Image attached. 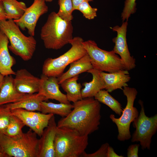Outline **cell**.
<instances>
[{
  "label": "cell",
  "mask_w": 157,
  "mask_h": 157,
  "mask_svg": "<svg viewBox=\"0 0 157 157\" xmlns=\"http://www.w3.org/2000/svg\"><path fill=\"white\" fill-rule=\"evenodd\" d=\"M73 109L57 124L58 128L74 129L82 135L97 130L100 124L101 105L94 97L83 98L74 103Z\"/></svg>",
  "instance_id": "obj_1"
},
{
  "label": "cell",
  "mask_w": 157,
  "mask_h": 157,
  "mask_svg": "<svg viewBox=\"0 0 157 157\" xmlns=\"http://www.w3.org/2000/svg\"><path fill=\"white\" fill-rule=\"evenodd\" d=\"M73 30L71 21L63 20L52 12L41 28L40 37L46 48L58 50L69 43L73 38Z\"/></svg>",
  "instance_id": "obj_2"
},
{
  "label": "cell",
  "mask_w": 157,
  "mask_h": 157,
  "mask_svg": "<svg viewBox=\"0 0 157 157\" xmlns=\"http://www.w3.org/2000/svg\"><path fill=\"white\" fill-rule=\"evenodd\" d=\"M0 29L8 37L10 43L8 49L13 53L24 61L32 58L37 44L34 36L24 35L13 19L0 20Z\"/></svg>",
  "instance_id": "obj_3"
},
{
  "label": "cell",
  "mask_w": 157,
  "mask_h": 157,
  "mask_svg": "<svg viewBox=\"0 0 157 157\" xmlns=\"http://www.w3.org/2000/svg\"><path fill=\"white\" fill-rule=\"evenodd\" d=\"M88 135L72 129L57 127L54 142L56 157H79L88 144Z\"/></svg>",
  "instance_id": "obj_4"
},
{
  "label": "cell",
  "mask_w": 157,
  "mask_h": 157,
  "mask_svg": "<svg viewBox=\"0 0 157 157\" xmlns=\"http://www.w3.org/2000/svg\"><path fill=\"white\" fill-rule=\"evenodd\" d=\"M31 129L13 138L0 134V149L8 157H37L38 139Z\"/></svg>",
  "instance_id": "obj_5"
},
{
  "label": "cell",
  "mask_w": 157,
  "mask_h": 157,
  "mask_svg": "<svg viewBox=\"0 0 157 157\" xmlns=\"http://www.w3.org/2000/svg\"><path fill=\"white\" fill-rule=\"evenodd\" d=\"M83 41L80 37H75L70 41L72 47L67 51L57 58L46 59L42 66V74L48 76H60L67 65L88 54L82 44Z\"/></svg>",
  "instance_id": "obj_6"
},
{
  "label": "cell",
  "mask_w": 157,
  "mask_h": 157,
  "mask_svg": "<svg viewBox=\"0 0 157 157\" xmlns=\"http://www.w3.org/2000/svg\"><path fill=\"white\" fill-rule=\"evenodd\" d=\"M82 43L90 56L93 68L109 73L125 70L120 57L113 50L108 51L102 49L91 40L84 41Z\"/></svg>",
  "instance_id": "obj_7"
},
{
  "label": "cell",
  "mask_w": 157,
  "mask_h": 157,
  "mask_svg": "<svg viewBox=\"0 0 157 157\" xmlns=\"http://www.w3.org/2000/svg\"><path fill=\"white\" fill-rule=\"evenodd\" d=\"M124 95L127 98V104L123 109L120 117L116 118L111 114L109 117L112 121L116 125L118 131V140L123 141L130 139L131 135L130 131L131 123L138 116L139 113L137 109L134 106V103L138 94L136 89L128 86L122 89Z\"/></svg>",
  "instance_id": "obj_8"
},
{
  "label": "cell",
  "mask_w": 157,
  "mask_h": 157,
  "mask_svg": "<svg viewBox=\"0 0 157 157\" xmlns=\"http://www.w3.org/2000/svg\"><path fill=\"white\" fill-rule=\"evenodd\" d=\"M141 107L138 116L133 122L135 130L131 136L132 142H139L141 149L150 150L152 136L157 131V114L148 117L146 115L143 101H138Z\"/></svg>",
  "instance_id": "obj_9"
},
{
  "label": "cell",
  "mask_w": 157,
  "mask_h": 157,
  "mask_svg": "<svg viewBox=\"0 0 157 157\" xmlns=\"http://www.w3.org/2000/svg\"><path fill=\"white\" fill-rule=\"evenodd\" d=\"M45 2L43 0H34L20 18L13 20L22 30H24L27 28L30 35L34 36L35 28L39 18L48 11V8Z\"/></svg>",
  "instance_id": "obj_10"
},
{
  "label": "cell",
  "mask_w": 157,
  "mask_h": 157,
  "mask_svg": "<svg viewBox=\"0 0 157 157\" xmlns=\"http://www.w3.org/2000/svg\"><path fill=\"white\" fill-rule=\"evenodd\" d=\"M128 21L123 22L121 26H116L112 28L117 33V36L113 39L115 45L113 50L119 55L125 70L129 71L136 66L135 60L131 56L128 49L126 38Z\"/></svg>",
  "instance_id": "obj_11"
},
{
  "label": "cell",
  "mask_w": 157,
  "mask_h": 157,
  "mask_svg": "<svg viewBox=\"0 0 157 157\" xmlns=\"http://www.w3.org/2000/svg\"><path fill=\"white\" fill-rule=\"evenodd\" d=\"M11 114L20 119L25 126L35 132L40 137L44 129L47 126L49 121L54 115L28 110L22 108L11 110Z\"/></svg>",
  "instance_id": "obj_12"
},
{
  "label": "cell",
  "mask_w": 157,
  "mask_h": 157,
  "mask_svg": "<svg viewBox=\"0 0 157 157\" xmlns=\"http://www.w3.org/2000/svg\"><path fill=\"white\" fill-rule=\"evenodd\" d=\"M57 128L53 115L38 139L37 157H56L54 142Z\"/></svg>",
  "instance_id": "obj_13"
},
{
  "label": "cell",
  "mask_w": 157,
  "mask_h": 157,
  "mask_svg": "<svg viewBox=\"0 0 157 157\" xmlns=\"http://www.w3.org/2000/svg\"><path fill=\"white\" fill-rule=\"evenodd\" d=\"M59 85L57 78L48 76L42 74L40 78L38 93L45 97L47 100L54 99L60 103H70L67 99L66 94L60 91Z\"/></svg>",
  "instance_id": "obj_14"
},
{
  "label": "cell",
  "mask_w": 157,
  "mask_h": 157,
  "mask_svg": "<svg viewBox=\"0 0 157 157\" xmlns=\"http://www.w3.org/2000/svg\"><path fill=\"white\" fill-rule=\"evenodd\" d=\"M15 75L14 84L19 92L24 94L38 92L40 78L34 76L25 69L18 70Z\"/></svg>",
  "instance_id": "obj_15"
},
{
  "label": "cell",
  "mask_w": 157,
  "mask_h": 157,
  "mask_svg": "<svg viewBox=\"0 0 157 157\" xmlns=\"http://www.w3.org/2000/svg\"><path fill=\"white\" fill-rule=\"evenodd\" d=\"M100 74L105 83V89L109 92L122 90L123 87L128 86L127 83L131 79L128 71L125 69L109 73L100 72Z\"/></svg>",
  "instance_id": "obj_16"
},
{
  "label": "cell",
  "mask_w": 157,
  "mask_h": 157,
  "mask_svg": "<svg viewBox=\"0 0 157 157\" xmlns=\"http://www.w3.org/2000/svg\"><path fill=\"white\" fill-rule=\"evenodd\" d=\"M9 42L8 37L0 29V73L4 76L15 75L16 73L12 68L15 60L9 51Z\"/></svg>",
  "instance_id": "obj_17"
},
{
  "label": "cell",
  "mask_w": 157,
  "mask_h": 157,
  "mask_svg": "<svg viewBox=\"0 0 157 157\" xmlns=\"http://www.w3.org/2000/svg\"><path fill=\"white\" fill-rule=\"evenodd\" d=\"M25 94L17 90L12 75L5 76L0 89V106L17 102Z\"/></svg>",
  "instance_id": "obj_18"
},
{
  "label": "cell",
  "mask_w": 157,
  "mask_h": 157,
  "mask_svg": "<svg viewBox=\"0 0 157 157\" xmlns=\"http://www.w3.org/2000/svg\"><path fill=\"white\" fill-rule=\"evenodd\" d=\"M46 100H47L45 97L38 93L25 94L19 101L7 104L11 110L22 108L29 111H40L41 103Z\"/></svg>",
  "instance_id": "obj_19"
},
{
  "label": "cell",
  "mask_w": 157,
  "mask_h": 157,
  "mask_svg": "<svg viewBox=\"0 0 157 157\" xmlns=\"http://www.w3.org/2000/svg\"><path fill=\"white\" fill-rule=\"evenodd\" d=\"M68 70L63 73L58 78L59 84L65 80L85 72H87L93 68L90 58L88 54L70 64Z\"/></svg>",
  "instance_id": "obj_20"
},
{
  "label": "cell",
  "mask_w": 157,
  "mask_h": 157,
  "mask_svg": "<svg viewBox=\"0 0 157 157\" xmlns=\"http://www.w3.org/2000/svg\"><path fill=\"white\" fill-rule=\"evenodd\" d=\"M87 72L92 74V79L89 82L83 83L82 85L84 86L81 90L83 99L94 97L99 91L105 89L106 87L105 82L100 74V71L92 68Z\"/></svg>",
  "instance_id": "obj_21"
},
{
  "label": "cell",
  "mask_w": 157,
  "mask_h": 157,
  "mask_svg": "<svg viewBox=\"0 0 157 157\" xmlns=\"http://www.w3.org/2000/svg\"><path fill=\"white\" fill-rule=\"evenodd\" d=\"M79 75L68 78L61 83L60 85L66 93V97L69 102L74 103L83 99L81 95L82 85L77 82Z\"/></svg>",
  "instance_id": "obj_22"
},
{
  "label": "cell",
  "mask_w": 157,
  "mask_h": 157,
  "mask_svg": "<svg viewBox=\"0 0 157 157\" xmlns=\"http://www.w3.org/2000/svg\"><path fill=\"white\" fill-rule=\"evenodd\" d=\"M2 3L7 19H19L27 8L24 3L17 0H3Z\"/></svg>",
  "instance_id": "obj_23"
},
{
  "label": "cell",
  "mask_w": 157,
  "mask_h": 157,
  "mask_svg": "<svg viewBox=\"0 0 157 157\" xmlns=\"http://www.w3.org/2000/svg\"><path fill=\"white\" fill-rule=\"evenodd\" d=\"M40 106V112L43 113L56 114L63 117L67 115L73 108V104L70 103L55 104L45 101L41 102Z\"/></svg>",
  "instance_id": "obj_24"
},
{
  "label": "cell",
  "mask_w": 157,
  "mask_h": 157,
  "mask_svg": "<svg viewBox=\"0 0 157 157\" xmlns=\"http://www.w3.org/2000/svg\"><path fill=\"white\" fill-rule=\"evenodd\" d=\"M94 98L99 102L108 106L116 114L119 116L121 115L123 110L121 104L106 90H100Z\"/></svg>",
  "instance_id": "obj_25"
},
{
  "label": "cell",
  "mask_w": 157,
  "mask_h": 157,
  "mask_svg": "<svg viewBox=\"0 0 157 157\" xmlns=\"http://www.w3.org/2000/svg\"><path fill=\"white\" fill-rule=\"evenodd\" d=\"M25 126L20 119L11 114L9 123L4 134L11 137H19L23 133L22 129Z\"/></svg>",
  "instance_id": "obj_26"
},
{
  "label": "cell",
  "mask_w": 157,
  "mask_h": 157,
  "mask_svg": "<svg viewBox=\"0 0 157 157\" xmlns=\"http://www.w3.org/2000/svg\"><path fill=\"white\" fill-rule=\"evenodd\" d=\"M58 15L64 20L71 21L73 18L72 13L74 10L72 0H58Z\"/></svg>",
  "instance_id": "obj_27"
},
{
  "label": "cell",
  "mask_w": 157,
  "mask_h": 157,
  "mask_svg": "<svg viewBox=\"0 0 157 157\" xmlns=\"http://www.w3.org/2000/svg\"><path fill=\"white\" fill-rule=\"evenodd\" d=\"M11 115V110L7 104L0 106V134L4 133Z\"/></svg>",
  "instance_id": "obj_28"
},
{
  "label": "cell",
  "mask_w": 157,
  "mask_h": 157,
  "mask_svg": "<svg viewBox=\"0 0 157 157\" xmlns=\"http://www.w3.org/2000/svg\"><path fill=\"white\" fill-rule=\"evenodd\" d=\"M77 10L80 11L86 18L91 20L97 16L98 9L97 8H92L88 2L84 1L78 6Z\"/></svg>",
  "instance_id": "obj_29"
},
{
  "label": "cell",
  "mask_w": 157,
  "mask_h": 157,
  "mask_svg": "<svg viewBox=\"0 0 157 157\" xmlns=\"http://www.w3.org/2000/svg\"><path fill=\"white\" fill-rule=\"evenodd\" d=\"M136 0H125L124 6L121 14L123 21H128L131 15L135 13L136 10Z\"/></svg>",
  "instance_id": "obj_30"
},
{
  "label": "cell",
  "mask_w": 157,
  "mask_h": 157,
  "mask_svg": "<svg viewBox=\"0 0 157 157\" xmlns=\"http://www.w3.org/2000/svg\"><path fill=\"white\" fill-rule=\"evenodd\" d=\"M109 146L108 143H105L102 144L100 148L95 152L91 154H88L85 151L80 157H107L108 148Z\"/></svg>",
  "instance_id": "obj_31"
},
{
  "label": "cell",
  "mask_w": 157,
  "mask_h": 157,
  "mask_svg": "<svg viewBox=\"0 0 157 157\" xmlns=\"http://www.w3.org/2000/svg\"><path fill=\"white\" fill-rule=\"evenodd\" d=\"M139 144H134L130 145L127 149V153L128 157H138Z\"/></svg>",
  "instance_id": "obj_32"
},
{
  "label": "cell",
  "mask_w": 157,
  "mask_h": 157,
  "mask_svg": "<svg viewBox=\"0 0 157 157\" xmlns=\"http://www.w3.org/2000/svg\"><path fill=\"white\" fill-rule=\"evenodd\" d=\"M123 157L124 156L119 155L114 151V149L110 146L108 147L107 157Z\"/></svg>",
  "instance_id": "obj_33"
},
{
  "label": "cell",
  "mask_w": 157,
  "mask_h": 157,
  "mask_svg": "<svg viewBox=\"0 0 157 157\" xmlns=\"http://www.w3.org/2000/svg\"><path fill=\"white\" fill-rule=\"evenodd\" d=\"M94 0H72L74 10H77L78 6L83 2L87 1L88 2L92 1Z\"/></svg>",
  "instance_id": "obj_34"
},
{
  "label": "cell",
  "mask_w": 157,
  "mask_h": 157,
  "mask_svg": "<svg viewBox=\"0 0 157 157\" xmlns=\"http://www.w3.org/2000/svg\"><path fill=\"white\" fill-rule=\"evenodd\" d=\"M7 19V16L2 3H0V20Z\"/></svg>",
  "instance_id": "obj_35"
},
{
  "label": "cell",
  "mask_w": 157,
  "mask_h": 157,
  "mask_svg": "<svg viewBox=\"0 0 157 157\" xmlns=\"http://www.w3.org/2000/svg\"><path fill=\"white\" fill-rule=\"evenodd\" d=\"M4 76L0 73V89L2 84Z\"/></svg>",
  "instance_id": "obj_36"
},
{
  "label": "cell",
  "mask_w": 157,
  "mask_h": 157,
  "mask_svg": "<svg viewBox=\"0 0 157 157\" xmlns=\"http://www.w3.org/2000/svg\"><path fill=\"white\" fill-rule=\"evenodd\" d=\"M0 157H8L7 155L0 149Z\"/></svg>",
  "instance_id": "obj_37"
},
{
  "label": "cell",
  "mask_w": 157,
  "mask_h": 157,
  "mask_svg": "<svg viewBox=\"0 0 157 157\" xmlns=\"http://www.w3.org/2000/svg\"><path fill=\"white\" fill-rule=\"evenodd\" d=\"M44 0L45 1L49 2H51L53 1V0Z\"/></svg>",
  "instance_id": "obj_38"
},
{
  "label": "cell",
  "mask_w": 157,
  "mask_h": 157,
  "mask_svg": "<svg viewBox=\"0 0 157 157\" xmlns=\"http://www.w3.org/2000/svg\"><path fill=\"white\" fill-rule=\"evenodd\" d=\"M3 0H0V3H1Z\"/></svg>",
  "instance_id": "obj_39"
}]
</instances>
